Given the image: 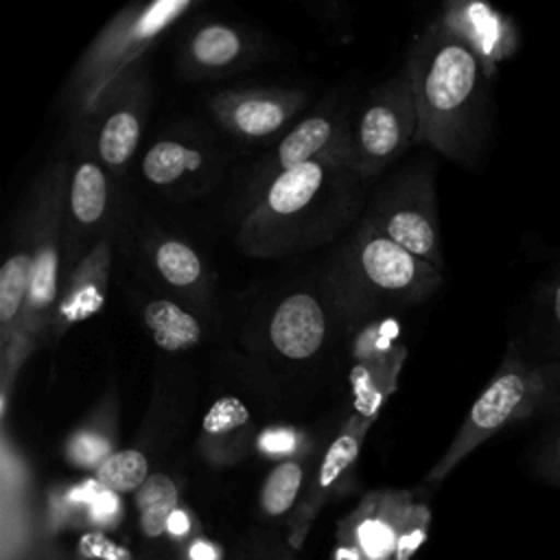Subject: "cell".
<instances>
[{
	"mask_svg": "<svg viewBox=\"0 0 560 560\" xmlns=\"http://www.w3.org/2000/svg\"><path fill=\"white\" fill-rule=\"evenodd\" d=\"M542 378V398L538 407V418L560 420V357L542 361L538 365Z\"/></svg>",
	"mask_w": 560,
	"mask_h": 560,
	"instance_id": "cb8c5ba5",
	"label": "cell"
},
{
	"mask_svg": "<svg viewBox=\"0 0 560 560\" xmlns=\"http://www.w3.org/2000/svg\"><path fill=\"white\" fill-rule=\"evenodd\" d=\"M55 293V254L44 249L39 258L33 262V278H31V302L33 306H44L50 302Z\"/></svg>",
	"mask_w": 560,
	"mask_h": 560,
	"instance_id": "d4e9b609",
	"label": "cell"
},
{
	"mask_svg": "<svg viewBox=\"0 0 560 560\" xmlns=\"http://www.w3.org/2000/svg\"><path fill=\"white\" fill-rule=\"evenodd\" d=\"M411 508L405 492H372L339 521L337 540L352 545L365 560H394Z\"/></svg>",
	"mask_w": 560,
	"mask_h": 560,
	"instance_id": "3957f363",
	"label": "cell"
},
{
	"mask_svg": "<svg viewBox=\"0 0 560 560\" xmlns=\"http://www.w3.org/2000/svg\"><path fill=\"white\" fill-rule=\"evenodd\" d=\"M190 560H219V549L208 540H195L188 549Z\"/></svg>",
	"mask_w": 560,
	"mask_h": 560,
	"instance_id": "836d02e7",
	"label": "cell"
},
{
	"mask_svg": "<svg viewBox=\"0 0 560 560\" xmlns=\"http://www.w3.org/2000/svg\"><path fill=\"white\" fill-rule=\"evenodd\" d=\"M190 532V518L184 510H175L168 518V525H166V534L173 536V538H184L186 534Z\"/></svg>",
	"mask_w": 560,
	"mask_h": 560,
	"instance_id": "d6a6232c",
	"label": "cell"
},
{
	"mask_svg": "<svg viewBox=\"0 0 560 560\" xmlns=\"http://www.w3.org/2000/svg\"><path fill=\"white\" fill-rule=\"evenodd\" d=\"M284 120V112L273 101H245L234 112L236 127L247 136H267Z\"/></svg>",
	"mask_w": 560,
	"mask_h": 560,
	"instance_id": "44dd1931",
	"label": "cell"
},
{
	"mask_svg": "<svg viewBox=\"0 0 560 560\" xmlns=\"http://www.w3.org/2000/svg\"><path fill=\"white\" fill-rule=\"evenodd\" d=\"M33 260L28 254L11 256L0 269V319L11 322L31 291Z\"/></svg>",
	"mask_w": 560,
	"mask_h": 560,
	"instance_id": "e0dca14e",
	"label": "cell"
},
{
	"mask_svg": "<svg viewBox=\"0 0 560 560\" xmlns=\"http://www.w3.org/2000/svg\"><path fill=\"white\" fill-rule=\"evenodd\" d=\"M245 420H247V411L238 405V400L230 398V400L217 402V407L206 416V429L212 433H219L236 424H243Z\"/></svg>",
	"mask_w": 560,
	"mask_h": 560,
	"instance_id": "4316f807",
	"label": "cell"
},
{
	"mask_svg": "<svg viewBox=\"0 0 560 560\" xmlns=\"http://www.w3.org/2000/svg\"><path fill=\"white\" fill-rule=\"evenodd\" d=\"M201 162V155L197 151H190L177 142L164 140L149 149L144 155V175L155 184H171L175 182L184 171L197 168Z\"/></svg>",
	"mask_w": 560,
	"mask_h": 560,
	"instance_id": "4fadbf2b",
	"label": "cell"
},
{
	"mask_svg": "<svg viewBox=\"0 0 560 560\" xmlns=\"http://www.w3.org/2000/svg\"><path fill=\"white\" fill-rule=\"evenodd\" d=\"M182 9H186V2H184V0H166V2L153 4V7L142 15V20L138 22V33H142V35L155 33V31L162 28L173 15H177Z\"/></svg>",
	"mask_w": 560,
	"mask_h": 560,
	"instance_id": "f1b7e54d",
	"label": "cell"
},
{
	"mask_svg": "<svg viewBox=\"0 0 560 560\" xmlns=\"http://www.w3.org/2000/svg\"><path fill=\"white\" fill-rule=\"evenodd\" d=\"M387 236L416 258L435 252V230L431 221L418 210H400L387 221Z\"/></svg>",
	"mask_w": 560,
	"mask_h": 560,
	"instance_id": "7c38bea8",
	"label": "cell"
},
{
	"mask_svg": "<svg viewBox=\"0 0 560 560\" xmlns=\"http://www.w3.org/2000/svg\"><path fill=\"white\" fill-rule=\"evenodd\" d=\"M545 308V322L553 330V335L560 339V273L553 278V282L545 291L542 300Z\"/></svg>",
	"mask_w": 560,
	"mask_h": 560,
	"instance_id": "4dcf8cb0",
	"label": "cell"
},
{
	"mask_svg": "<svg viewBox=\"0 0 560 560\" xmlns=\"http://www.w3.org/2000/svg\"><path fill=\"white\" fill-rule=\"evenodd\" d=\"M324 313L315 298L289 295L273 313L269 335L278 352L289 359H306L317 352L324 339Z\"/></svg>",
	"mask_w": 560,
	"mask_h": 560,
	"instance_id": "277c9868",
	"label": "cell"
},
{
	"mask_svg": "<svg viewBox=\"0 0 560 560\" xmlns=\"http://www.w3.org/2000/svg\"><path fill=\"white\" fill-rule=\"evenodd\" d=\"M538 468L549 483L560 488V420L542 442V448L538 455Z\"/></svg>",
	"mask_w": 560,
	"mask_h": 560,
	"instance_id": "484cf974",
	"label": "cell"
},
{
	"mask_svg": "<svg viewBox=\"0 0 560 560\" xmlns=\"http://www.w3.org/2000/svg\"><path fill=\"white\" fill-rule=\"evenodd\" d=\"M418 96L433 131L455 138L481 96V57L459 35L440 37L420 70Z\"/></svg>",
	"mask_w": 560,
	"mask_h": 560,
	"instance_id": "7a4b0ae2",
	"label": "cell"
},
{
	"mask_svg": "<svg viewBox=\"0 0 560 560\" xmlns=\"http://www.w3.org/2000/svg\"><path fill=\"white\" fill-rule=\"evenodd\" d=\"M144 324L149 326L153 341L168 352L186 350L195 346L201 337L197 319L168 300H155L147 304Z\"/></svg>",
	"mask_w": 560,
	"mask_h": 560,
	"instance_id": "52a82bcc",
	"label": "cell"
},
{
	"mask_svg": "<svg viewBox=\"0 0 560 560\" xmlns=\"http://www.w3.org/2000/svg\"><path fill=\"white\" fill-rule=\"evenodd\" d=\"M332 560H365L352 545L337 540L335 549H332Z\"/></svg>",
	"mask_w": 560,
	"mask_h": 560,
	"instance_id": "e575fe53",
	"label": "cell"
},
{
	"mask_svg": "<svg viewBox=\"0 0 560 560\" xmlns=\"http://www.w3.org/2000/svg\"><path fill=\"white\" fill-rule=\"evenodd\" d=\"M107 201L105 175L96 164H83L72 182V212L83 223L101 219Z\"/></svg>",
	"mask_w": 560,
	"mask_h": 560,
	"instance_id": "5bb4252c",
	"label": "cell"
},
{
	"mask_svg": "<svg viewBox=\"0 0 560 560\" xmlns=\"http://www.w3.org/2000/svg\"><path fill=\"white\" fill-rule=\"evenodd\" d=\"M260 446L262 448H267V451H271V453H287V451H291L293 448V438L289 435V433H278V431H271V433H267L262 440H260Z\"/></svg>",
	"mask_w": 560,
	"mask_h": 560,
	"instance_id": "1f68e13d",
	"label": "cell"
},
{
	"mask_svg": "<svg viewBox=\"0 0 560 560\" xmlns=\"http://www.w3.org/2000/svg\"><path fill=\"white\" fill-rule=\"evenodd\" d=\"M361 265L374 284L394 291L411 284L420 273L416 256L389 236L368 241L361 252Z\"/></svg>",
	"mask_w": 560,
	"mask_h": 560,
	"instance_id": "8992f818",
	"label": "cell"
},
{
	"mask_svg": "<svg viewBox=\"0 0 560 560\" xmlns=\"http://www.w3.org/2000/svg\"><path fill=\"white\" fill-rule=\"evenodd\" d=\"M155 262H158L160 273L171 284H177V287L195 282L201 273V262H199L197 254L188 245L177 243V241L162 243L155 252Z\"/></svg>",
	"mask_w": 560,
	"mask_h": 560,
	"instance_id": "d6986e66",
	"label": "cell"
},
{
	"mask_svg": "<svg viewBox=\"0 0 560 560\" xmlns=\"http://www.w3.org/2000/svg\"><path fill=\"white\" fill-rule=\"evenodd\" d=\"M429 523H431V512H429L424 505L413 503V508H411V512H409V516H407V523H405L402 529H400L394 560H411V556H413V553L424 545V540H427Z\"/></svg>",
	"mask_w": 560,
	"mask_h": 560,
	"instance_id": "603a6c76",
	"label": "cell"
},
{
	"mask_svg": "<svg viewBox=\"0 0 560 560\" xmlns=\"http://www.w3.org/2000/svg\"><path fill=\"white\" fill-rule=\"evenodd\" d=\"M107 451H109L107 442L96 438V435H79L70 446V453H72L74 462H79L81 466H96V468L109 455Z\"/></svg>",
	"mask_w": 560,
	"mask_h": 560,
	"instance_id": "83f0119b",
	"label": "cell"
},
{
	"mask_svg": "<svg viewBox=\"0 0 560 560\" xmlns=\"http://www.w3.org/2000/svg\"><path fill=\"white\" fill-rule=\"evenodd\" d=\"M147 479H149L147 457L136 448L109 453L94 472V481L101 488L112 490L116 494L138 492Z\"/></svg>",
	"mask_w": 560,
	"mask_h": 560,
	"instance_id": "30bf717a",
	"label": "cell"
},
{
	"mask_svg": "<svg viewBox=\"0 0 560 560\" xmlns=\"http://www.w3.org/2000/svg\"><path fill=\"white\" fill-rule=\"evenodd\" d=\"M359 453V435L354 433H341L326 451L324 462L319 466V477H317V492H326L341 475L343 470L357 459Z\"/></svg>",
	"mask_w": 560,
	"mask_h": 560,
	"instance_id": "7402d4cb",
	"label": "cell"
},
{
	"mask_svg": "<svg viewBox=\"0 0 560 560\" xmlns=\"http://www.w3.org/2000/svg\"><path fill=\"white\" fill-rule=\"evenodd\" d=\"M457 35L490 63L510 57L516 48V33L512 24L486 4H468L462 9Z\"/></svg>",
	"mask_w": 560,
	"mask_h": 560,
	"instance_id": "5b68a950",
	"label": "cell"
},
{
	"mask_svg": "<svg viewBox=\"0 0 560 560\" xmlns=\"http://www.w3.org/2000/svg\"><path fill=\"white\" fill-rule=\"evenodd\" d=\"M136 508L140 514V529L149 538L164 536L168 518L177 510L175 481L162 472L149 475L136 492Z\"/></svg>",
	"mask_w": 560,
	"mask_h": 560,
	"instance_id": "ba28073f",
	"label": "cell"
},
{
	"mask_svg": "<svg viewBox=\"0 0 560 560\" xmlns=\"http://www.w3.org/2000/svg\"><path fill=\"white\" fill-rule=\"evenodd\" d=\"M138 136H140V122L133 114L118 112L109 116L98 140L101 158L109 164L127 162L138 144Z\"/></svg>",
	"mask_w": 560,
	"mask_h": 560,
	"instance_id": "ac0fdd59",
	"label": "cell"
},
{
	"mask_svg": "<svg viewBox=\"0 0 560 560\" xmlns=\"http://www.w3.org/2000/svg\"><path fill=\"white\" fill-rule=\"evenodd\" d=\"M542 378L538 365H529L521 357H510L472 402L464 427L459 429L442 462L431 470L429 479L438 481L446 477L470 451H475L503 427L518 420L538 418Z\"/></svg>",
	"mask_w": 560,
	"mask_h": 560,
	"instance_id": "6da1fadb",
	"label": "cell"
},
{
	"mask_svg": "<svg viewBox=\"0 0 560 560\" xmlns=\"http://www.w3.org/2000/svg\"><path fill=\"white\" fill-rule=\"evenodd\" d=\"M302 486V466L298 462L278 464L260 490V508L269 516H282L298 499Z\"/></svg>",
	"mask_w": 560,
	"mask_h": 560,
	"instance_id": "9a60e30c",
	"label": "cell"
},
{
	"mask_svg": "<svg viewBox=\"0 0 560 560\" xmlns=\"http://www.w3.org/2000/svg\"><path fill=\"white\" fill-rule=\"evenodd\" d=\"M322 184V166L306 162L295 168L282 171L269 188V206L278 214H291L302 210L317 192Z\"/></svg>",
	"mask_w": 560,
	"mask_h": 560,
	"instance_id": "9c48e42d",
	"label": "cell"
},
{
	"mask_svg": "<svg viewBox=\"0 0 560 560\" xmlns=\"http://www.w3.org/2000/svg\"><path fill=\"white\" fill-rule=\"evenodd\" d=\"M330 131V122L324 118H308L302 125H298L278 147V160L282 171L311 162L308 158L326 144Z\"/></svg>",
	"mask_w": 560,
	"mask_h": 560,
	"instance_id": "8fae6325",
	"label": "cell"
},
{
	"mask_svg": "<svg viewBox=\"0 0 560 560\" xmlns=\"http://www.w3.org/2000/svg\"><path fill=\"white\" fill-rule=\"evenodd\" d=\"M90 516L92 521L101 523V525H112L118 521L120 516V501H118V494L112 492V490H105L101 488L94 499L90 501Z\"/></svg>",
	"mask_w": 560,
	"mask_h": 560,
	"instance_id": "f546056e",
	"label": "cell"
},
{
	"mask_svg": "<svg viewBox=\"0 0 560 560\" xmlns=\"http://www.w3.org/2000/svg\"><path fill=\"white\" fill-rule=\"evenodd\" d=\"M361 144L372 158H387L400 144V120L385 107L376 105L365 112L361 120Z\"/></svg>",
	"mask_w": 560,
	"mask_h": 560,
	"instance_id": "2e32d148",
	"label": "cell"
},
{
	"mask_svg": "<svg viewBox=\"0 0 560 560\" xmlns=\"http://www.w3.org/2000/svg\"><path fill=\"white\" fill-rule=\"evenodd\" d=\"M241 50V39L225 26H208L192 42V55L203 66H225Z\"/></svg>",
	"mask_w": 560,
	"mask_h": 560,
	"instance_id": "ffe728a7",
	"label": "cell"
}]
</instances>
